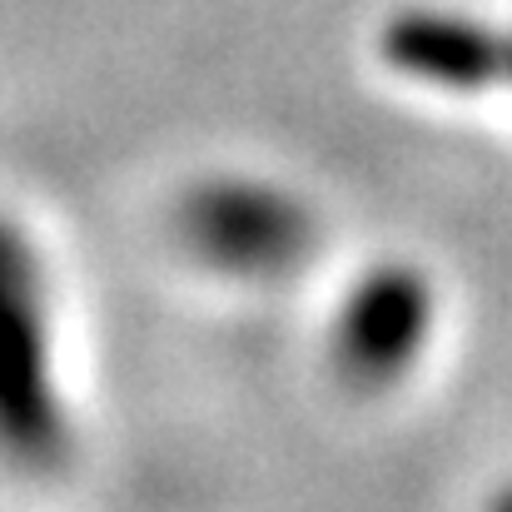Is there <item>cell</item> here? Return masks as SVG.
Segmentation results:
<instances>
[{
  "label": "cell",
  "instance_id": "cell-1",
  "mask_svg": "<svg viewBox=\"0 0 512 512\" xmlns=\"http://www.w3.org/2000/svg\"><path fill=\"white\" fill-rule=\"evenodd\" d=\"M5 443L25 463H55L65 448V418L50 383L45 289L15 229L5 234Z\"/></svg>",
  "mask_w": 512,
  "mask_h": 512
},
{
  "label": "cell",
  "instance_id": "cell-2",
  "mask_svg": "<svg viewBox=\"0 0 512 512\" xmlns=\"http://www.w3.org/2000/svg\"><path fill=\"white\" fill-rule=\"evenodd\" d=\"M184 234L229 274H279L304 254L309 214L284 189L254 179H214L189 194Z\"/></svg>",
  "mask_w": 512,
  "mask_h": 512
},
{
  "label": "cell",
  "instance_id": "cell-3",
  "mask_svg": "<svg viewBox=\"0 0 512 512\" xmlns=\"http://www.w3.org/2000/svg\"><path fill=\"white\" fill-rule=\"evenodd\" d=\"M433 324V289L408 264L373 269L339 314V363L363 388L393 383L428 339Z\"/></svg>",
  "mask_w": 512,
  "mask_h": 512
},
{
  "label": "cell",
  "instance_id": "cell-4",
  "mask_svg": "<svg viewBox=\"0 0 512 512\" xmlns=\"http://www.w3.org/2000/svg\"><path fill=\"white\" fill-rule=\"evenodd\" d=\"M378 55L443 90H493L512 85V30L453 10H403L378 30Z\"/></svg>",
  "mask_w": 512,
  "mask_h": 512
}]
</instances>
